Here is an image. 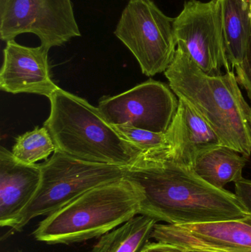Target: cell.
<instances>
[{
	"mask_svg": "<svg viewBox=\"0 0 251 252\" xmlns=\"http://www.w3.org/2000/svg\"><path fill=\"white\" fill-rule=\"evenodd\" d=\"M190 252H220L211 251V250H203V249H187Z\"/></svg>",
	"mask_w": 251,
	"mask_h": 252,
	"instance_id": "obj_22",
	"label": "cell"
},
{
	"mask_svg": "<svg viewBox=\"0 0 251 252\" xmlns=\"http://www.w3.org/2000/svg\"><path fill=\"white\" fill-rule=\"evenodd\" d=\"M177 43L182 44L197 66L210 76L230 72L218 0H189L175 18Z\"/></svg>",
	"mask_w": 251,
	"mask_h": 252,
	"instance_id": "obj_9",
	"label": "cell"
},
{
	"mask_svg": "<svg viewBox=\"0 0 251 252\" xmlns=\"http://www.w3.org/2000/svg\"><path fill=\"white\" fill-rule=\"evenodd\" d=\"M152 238L186 249L251 252V214L240 219L197 224L156 223Z\"/></svg>",
	"mask_w": 251,
	"mask_h": 252,
	"instance_id": "obj_10",
	"label": "cell"
},
{
	"mask_svg": "<svg viewBox=\"0 0 251 252\" xmlns=\"http://www.w3.org/2000/svg\"><path fill=\"white\" fill-rule=\"evenodd\" d=\"M156 223L152 218L138 215L100 237L91 252H141Z\"/></svg>",
	"mask_w": 251,
	"mask_h": 252,
	"instance_id": "obj_16",
	"label": "cell"
},
{
	"mask_svg": "<svg viewBox=\"0 0 251 252\" xmlns=\"http://www.w3.org/2000/svg\"><path fill=\"white\" fill-rule=\"evenodd\" d=\"M56 150V145L47 129L44 126H37L33 130L16 138L11 152L19 161L32 164L47 159Z\"/></svg>",
	"mask_w": 251,
	"mask_h": 252,
	"instance_id": "obj_17",
	"label": "cell"
},
{
	"mask_svg": "<svg viewBox=\"0 0 251 252\" xmlns=\"http://www.w3.org/2000/svg\"><path fill=\"white\" fill-rule=\"evenodd\" d=\"M249 1H250V3L251 4V0H249Z\"/></svg>",
	"mask_w": 251,
	"mask_h": 252,
	"instance_id": "obj_23",
	"label": "cell"
},
{
	"mask_svg": "<svg viewBox=\"0 0 251 252\" xmlns=\"http://www.w3.org/2000/svg\"><path fill=\"white\" fill-rule=\"evenodd\" d=\"M227 59L234 69L243 60L251 34L249 0H218Z\"/></svg>",
	"mask_w": 251,
	"mask_h": 252,
	"instance_id": "obj_14",
	"label": "cell"
},
{
	"mask_svg": "<svg viewBox=\"0 0 251 252\" xmlns=\"http://www.w3.org/2000/svg\"><path fill=\"white\" fill-rule=\"evenodd\" d=\"M113 127L124 139L146 157L166 155L169 150V142L166 133H155L128 126Z\"/></svg>",
	"mask_w": 251,
	"mask_h": 252,
	"instance_id": "obj_18",
	"label": "cell"
},
{
	"mask_svg": "<svg viewBox=\"0 0 251 252\" xmlns=\"http://www.w3.org/2000/svg\"><path fill=\"white\" fill-rule=\"evenodd\" d=\"M174 22L153 0H129L124 8L114 35L137 59L144 75L165 72L172 63L178 45Z\"/></svg>",
	"mask_w": 251,
	"mask_h": 252,
	"instance_id": "obj_6",
	"label": "cell"
},
{
	"mask_svg": "<svg viewBox=\"0 0 251 252\" xmlns=\"http://www.w3.org/2000/svg\"><path fill=\"white\" fill-rule=\"evenodd\" d=\"M125 178L142 194L139 215L167 224L234 220L249 214L236 194L205 182L193 167L141 154Z\"/></svg>",
	"mask_w": 251,
	"mask_h": 252,
	"instance_id": "obj_1",
	"label": "cell"
},
{
	"mask_svg": "<svg viewBox=\"0 0 251 252\" xmlns=\"http://www.w3.org/2000/svg\"><path fill=\"white\" fill-rule=\"evenodd\" d=\"M169 87L210 126L225 146L251 156V108L231 70L219 76L205 73L178 43L165 71Z\"/></svg>",
	"mask_w": 251,
	"mask_h": 252,
	"instance_id": "obj_2",
	"label": "cell"
},
{
	"mask_svg": "<svg viewBox=\"0 0 251 252\" xmlns=\"http://www.w3.org/2000/svg\"><path fill=\"white\" fill-rule=\"evenodd\" d=\"M40 164L41 179L33 198L10 225L22 229L35 218L47 216L96 187L125 178V167L88 162L56 150Z\"/></svg>",
	"mask_w": 251,
	"mask_h": 252,
	"instance_id": "obj_5",
	"label": "cell"
},
{
	"mask_svg": "<svg viewBox=\"0 0 251 252\" xmlns=\"http://www.w3.org/2000/svg\"><path fill=\"white\" fill-rule=\"evenodd\" d=\"M247 157L222 145L207 150L196 158L193 168L202 179L218 188L243 179Z\"/></svg>",
	"mask_w": 251,
	"mask_h": 252,
	"instance_id": "obj_15",
	"label": "cell"
},
{
	"mask_svg": "<svg viewBox=\"0 0 251 252\" xmlns=\"http://www.w3.org/2000/svg\"><path fill=\"white\" fill-rule=\"evenodd\" d=\"M235 194L246 210L251 214V179L243 178L236 182Z\"/></svg>",
	"mask_w": 251,
	"mask_h": 252,
	"instance_id": "obj_20",
	"label": "cell"
},
{
	"mask_svg": "<svg viewBox=\"0 0 251 252\" xmlns=\"http://www.w3.org/2000/svg\"><path fill=\"white\" fill-rule=\"evenodd\" d=\"M41 179L40 164L16 159L11 151L0 148V226L9 227L29 204Z\"/></svg>",
	"mask_w": 251,
	"mask_h": 252,
	"instance_id": "obj_12",
	"label": "cell"
},
{
	"mask_svg": "<svg viewBox=\"0 0 251 252\" xmlns=\"http://www.w3.org/2000/svg\"><path fill=\"white\" fill-rule=\"evenodd\" d=\"M49 100L50 116L44 126L57 151L82 161L124 167L142 154L85 99L60 88Z\"/></svg>",
	"mask_w": 251,
	"mask_h": 252,
	"instance_id": "obj_3",
	"label": "cell"
},
{
	"mask_svg": "<svg viewBox=\"0 0 251 252\" xmlns=\"http://www.w3.org/2000/svg\"><path fill=\"white\" fill-rule=\"evenodd\" d=\"M32 33L50 50L81 33L71 0H0V38Z\"/></svg>",
	"mask_w": 251,
	"mask_h": 252,
	"instance_id": "obj_7",
	"label": "cell"
},
{
	"mask_svg": "<svg viewBox=\"0 0 251 252\" xmlns=\"http://www.w3.org/2000/svg\"><path fill=\"white\" fill-rule=\"evenodd\" d=\"M49 49L31 47L15 40L6 42L0 71V88L11 94H35L50 98L60 89L50 75Z\"/></svg>",
	"mask_w": 251,
	"mask_h": 252,
	"instance_id": "obj_11",
	"label": "cell"
},
{
	"mask_svg": "<svg viewBox=\"0 0 251 252\" xmlns=\"http://www.w3.org/2000/svg\"><path fill=\"white\" fill-rule=\"evenodd\" d=\"M141 252H190L187 249L164 242L148 243Z\"/></svg>",
	"mask_w": 251,
	"mask_h": 252,
	"instance_id": "obj_21",
	"label": "cell"
},
{
	"mask_svg": "<svg viewBox=\"0 0 251 252\" xmlns=\"http://www.w3.org/2000/svg\"><path fill=\"white\" fill-rule=\"evenodd\" d=\"M142 199L140 189L122 178L96 187L49 215L32 235L50 245L100 238L139 215Z\"/></svg>",
	"mask_w": 251,
	"mask_h": 252,
	"instance_id": "obj_4",
	"label": "cell"
},
{
	"mask_svg": "<svg viewBox=\"0 0 251 252\" xmlns=\"http://www.w3.org/2000/svg\"><path fill=\"white\" fill-rule=\"evenodd\" d=\"M178 100V110L166 132L169 150L163 158L193 167L200 154L223 144L185 100Z\"/></svg>",
	"mask_w": 251,
	"mask_h": 252,
	"instance_id": "obj_13",
	"label": "cell"
},
{
	"mask_svg": "<svg viewBox=\"0 0 251 252\" xmlns=\"http://www.w3.org/2000/svg\"><path fill=\"white\" fill-rule=\"evenodd\" d=\"M176 95L165 83L150 79L114 96H103L98 109L113 126L166 133L178 110Z\"/></svg>",
	"mask_w": 251,
	"mask_h": 252,
	"instance_id": "obj_8",
	"label": "cell"
},
{
	"mask_svg": "<svg viewBox=\"0 0 251 252\" xmlns=\"http://www.w3.org/2000/svg\"><path fill=\"white\" fill-rule=\"evenodd\" d=\"M234 69L237 82L246 90L251 100V34L243 60Z\"/></svg>",
	"mask_w": 251,
	"mask_h": 252,
	"instance_id": "obj_19",
	"label": "cell"
}]
</instances>
